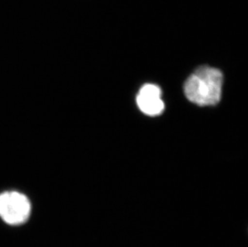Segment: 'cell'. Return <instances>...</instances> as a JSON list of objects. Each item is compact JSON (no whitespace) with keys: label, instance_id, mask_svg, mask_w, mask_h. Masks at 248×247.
<instances>
[{"label":"cell","instance_id":"obj_3","mask_svg":"<svg viewBox=\"0 0 248 247\" xmlns=\"http://www.w3.org/2000/svg\"><path fill=\"white\" fill-rule=\"evenodd\" d=\"M161 89L155 84H145L137 96L138 108L145 114L151 117L161 114L165 108L161 99Z\"/></svg>","mask_w":248,"mask_h":247},{"label":"cell","instance_id":"obj_1","mask_svg":"<svg viewBox=\"0 0 248 247\" xmlns=\"http://www.w3.org/2000/svg\"><path fill=\"white\" fill-rule=\"evenodd\" d=\"M222 73L217 68L200 67L186 81V96L199 106L217 105L222 95Z\"/></svg>","mask_w":248,"mask_h":247},{"label":"cell","instance_id":"obj_2","mask_svg":"<svg viewBox=\"0 0 248 247\" xmlns=\"http://www.w3.org/2000/svg\"><path fill=\"white\" fill-rule=\"evenodd\" d=\"M31 201L20 192L10 190L0 194V219L7 226L19 227L30 220Z\"/></svg>","mask_w":248,"mask_h":247}]
</instances>
